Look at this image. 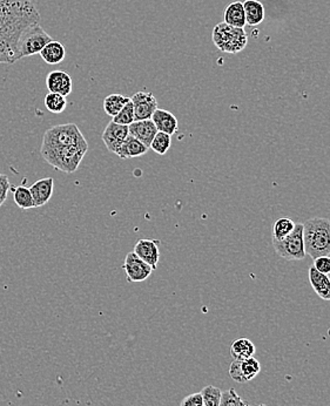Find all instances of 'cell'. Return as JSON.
Returning <instances> with one entry per match:
<instances>
[{
	"instance_id": "cell-13",
	"label": "cell",
	"mask_w": 330,
	"mask_h": 406,
	"mask_svg": "<svg viewBox=\"0 0 330 406\" xmlns=\"http://www.w3.org/2000/svg\"><path fill=\"white\" fill-rule=\"evenodd\" d=\"M128 133L130 137H135L140 141L146 147L149 148L152 141L158 133V130L151 119L135 120L133 123L128 126Z\"/></svg>"
},
{
	"instance_id": "cell-4",
	"label": "cell",
	"mask_w": 330,
	"mask_h": 406,
	"mask_svg": "<svg viewBox=\"0 0 330 406\" xmlns=\"http://www.w3.org/2000/svg\"><path fill=\"white\" fill-rule=\"evenodd\" d=\"M212 39L216 49L229 54L243 52L248 44V35L245 28L233 27L226 23L215 25Z\"/></svg>"
},
{
	"instance_id": "cell-11",
	"label": "cell",
	"mask_w": 330,
	"mask_h": 406,
	"mask_svg": "<svg viewBox=\"0 0 330 406\" xmlns=\"http://www.w3.org/2000/svg\"><path fill=\"white\" fill-rule=\"evenodd\" d=\"M134 254L152 266V269L158 268L159 259H160V250H159V242L157 240H148L142 238L134 245Z\"/></svg>"
},
{
	"instance_id": "cell-20",
	"label": "cell",
	"mask_w": 330,
	"mask_h": 406,
	"mask_svg": "<svg viewBox=\"0 0 330 406\" xmlns=\"http://www.w3.org/2000/svg\"><path fill=\"white\" fill-rule=\"evenodd\" d=\"M243 4L248 26H257L264 20V7L262 3L257 0H246Z\"/></svg>"
},
{
	"instance_id": "cell-9",
	"label": "cell",
	"mask_w": 330,
	"mask_h": 406,
	"mask_svg": "<svg viewBox=\"0 0 330 406\" xmlns=\"http://www.w3.org/2000/svg\"><path fill=\"white\" fill-rule=\"evenodd\" d=\"M133 104L135 120L152 119V116L158 109V102L151 92L140 91L130 98Z\"/></svg>"
},
{
	"instance_id": "cell-10",
	"label": "cell",
	"mask_w": 330,
	"mask_h": 406,
	"mask_svg": "<svg viewBox=\"0 0 330 406\" xmlns=\"http://www.w3.org/2000/svg\"><path fill=\"white\" fill-rule=\"evenodd\" d=\"M128 135H130L128 126H123V125H118V123L111 121L106 126L102 139L106 148L116 154V151L121 147V144L125 142Z\"/></svg>"
},
{
	"instance_id": "cell-22",
	"label": "cell",
	"mask_w": 330,
	"mask_h": 406,
	"mask_svg": "<svg viewBox=\"0 0 330 406\" xmlns=\"http://www.w3.org/2000/svg\"><path fill=\"white\" fill-rule=\"evenodd\" d=\"M130 100V98H127L123 94H111L106 97L105 100H104V109H105L106 114L114 118L116 114H119L120 111L125 107V105Z\"/></svg>"
},
{
	"instance_id": "cell-33",
	"label": "cell",
	"mask_w": 330,
	"mask_h": 406,
	"mask_svg": "<svg viewBox=\"0 0 330 406\" xmlns=\"http://www.w3.org/2000/svg\"><path fill=\"white\" fill-rule=\"evenodd\" d=\"M257 406H267V405H264V404H261V405H257Z\"/></svg>"
},
{
	"instance_id": "cell-3",
	"label": "cell",
	"mask_w": 330,
	"mask_h": 406,
	"mask_svg": "<svg viewBox=\"0 0 330 406\" xmlns=\"http://www.w3.org/2000/svg\"><path fill=\"white\" fill-rule=\"evenodd\" d=\"M303 241L306 254L315 259L330 255V220L313 217L303 223Z\"/></svg>"
},
{
	"instance_id": "cell-6",
	"label": "cell",
	"mask_w": 330,
	"mask_h": 406,
	"mask_svg": "<svg viewBox=\"0 0 330 406\" xmlns=\"http://www.w3.org/2000/svg\"><path fill=\"white\" fill-rule=\"evenodd\" d=\"M51 42H52V38L40 25H33L21 35L19 45H18L19 58L23 59L26 56L39 54L42 52V49Z\"/></svg>"
},
{
	"instance_id": "cell-21",
	"label": "cell",
	"mask_w": 330,
	"mask_h": 406,
	"mask_svg": "<svg viewBox=\"0 0 330 406\" xmlns=\"http://www.w3.org/2000/svg\"><path fill=\"white\" fill-rule=\"evenodd\" d=\"M255 345L252 340L248 338H239L234 340L231 347V356L238 361H243L248 358L254 357L255 354Z\"/></svg>"
},
{
	"instance_id": "cell-14",
	"label": "cell",
	"mask_w": 330,
	"mask_h": 406,
	"mask_svg": "<svg viewBox=\"0 0 330 406\" xmlns=\"http://www.w3.org/2000/svg\"><path fill=\"white\" fill-rule=\"evenodd\" d=\"M53 188H54L53 178L38 180L30 187V192H31L33 202H35V208L45 206L46 203H49L53 195Z\"/></svg>"
},
{
	"instance_id": "cell-2",
	"label": "cell",
	"mask_w": 330,
	"mask_h": 406,
	"mask_svg": "<svg viewBox=\"0 0 330 406\" xmlns=\"http://www.w3.org/2000/svg\"><path fill=\"white\" fill-rule=\"evenodd\" d=\"M40 13L32 0H0V63H17L23 33L39 24Z\"/></svg>"
},
{
	"instance_id": "cell-19",
	"label": "cell",
	"mask_w": 330,
	"mask_h": 406,
	"mask_svg": "<svg viewBox=\"0 0 330 406\" xmlns=\"http://www.w3.org/2000/svg\"><path fill=\"white\" fill-rule=\"evenodd\" d=\"M224 18H225L224 23L231 25L233 27H245L246 16H245L243 4L241 1H234V3L229 4L224 12Z\"/></svg>"
},
{
	"instance_id": "cell-25",
	"label": "cell",
	"mask_w": 330,
	"mask_h": 406,
	"mask_svg": "<svg viewBox=\"0 0 330 406\" xmlns=\"http://www.w3.org/2000/svg\"><path fill=\"white\" fill-rule=\"evenodd\" d=\"M44 104H45L46 109L53 114H60L67 107V100L65 97L56 94V93H51V92L44 98Z\"/></svg>"
},
{
	"instance_id": "cell-32",
	"label": "cell",
	"mask_w": 330,
	"mask_h": 406,
	"mask_svg": "<svg viewBox=\"0 0 330 406\" xmlns=\"http://www.w3.org/2000/svg\"><path fill=\"white\" fill-rule=\"evenodd\" d=\"M10 180L5 174H0V207L6 201L7 193L10 190Z\"/></svg>"
},
{
	"instance_id": "cell-30",
	"label": "cell",
	"mask_w": 330,
	"mask_h": 406,
	"mask_svg": "<svg viewBox=\"0 0 330 406\" xmlns=\"http://www.w3.org/2000/svg\"><path fill=\"white\" fill-rule=\"evenodd\" d=\"M314 268L329 276L330 273V256H320L317 259H314Z\"/></svg>"
},
{
	"instance_id": "cell-26",
	"label": "cell",
	"mask_w": 330,
	"mask_h": 406,
	"mask_svg": "<svg viewBox=\"0 0 330 406\" xmlns=\"http://www.w3.org/2000/svg\"><path fill=\"white\" fill-rule=\"evenodd\" d=\"M171 144H172V137L169 134L158 132L152 141L149 148L158 155H165L169 151Z\"/></svg>"
},
{
	"instance_id": "cell-28",
	"label": "cell",
	"mask_w": 330,
	"mask_h": 406,
	"mask_svg": "<svg viewBox=\"0 0 330 406\" xmlns=\"http://www.w3.org/2000/svg\"><path fill=\"white\" fill-rule=\"evenodd\" d=\"M221 390L216 386H208L202 389L201 395L204 398V406H219L221 400Z\"/></svg>"
},
{
	"instance_id": "cell-1",
	"label": "cell",
	"mask_w": 330,
	"mask_h": 406,
	"mask_svg": "<svg viewBox=\"0 0 330 406\" xmlns=\"http://www.w3.org/2000/svg\"><path fill=\"white\" fill-rule=\"evenodd\" d=\"M87 152L88 142L75 123L51 127L42 137V156L59 172H75Z\"/></svg>"
},
{
	"instance_id": "cell-29",
	"label": "cell",
	"mask_w": 330,
	"mask_h": 406,
	"mask_svg": "<svg viewBox=\"0 0 330 406\" xmlns=\"http://www.w3.org/2000/svg\"><path fill=\"white\" fill-rule=\"evenodd\" d=\"M219 406H250V403L243 400L236 393V390L231 388V389L221 393V400H220V405Z\"/></svg>"
},
{
	"instance_id": "cell-8",
	"label": "cell",
	"mask_w": 330,
	"mask_h": 406,
	"mask_svg": "<svg viewBox=\"0 0 330 406\" xmlns=\"http://www.w3.org/2000/svg\"><path fill=\"white\" fill-rule=\"evenodd\" d=\"M123 269L126 273V278L130 283H139L147 280L153 273L151 266L139 259L133 252L127 254Z\"/></svg>"
},
{
	"instance_id": "cell-12",
	"label": "cell",
	"mask_w": 330,
	"mask_h": 406,
	"mask_svg": "<svg viewBox=\"0 0 330 406\" xmlns=\"http://www.w3.org/2000/svg\"><path fill=\"white\" fill-rule=\"evenodd\" d=\"M46 86L51 93H56L66 98L72 93L73 84L70 74L65 70H56L49 72L46 78Z\"/></svg>"
},
{
	"instance_id": "cell-7",
	"label": "cell",
	"mask_w": 330,
	"mask_h": 406,
	"mask_svg": "<svg viewBox=\"0 0 330 406\" xmlns=\"http://www.w3.org/2000/svg\"><path fill=\"white\" fill-rule=\"evenodd\" d=\"M261 371L260 362L255 357L243 361L234 359L229 367V376L238 383H248L253 381Z\"/></svg>"
},
{
	"instance_id": "cell-18",
	"label": "cell",
	"mask_w": 330,
	"mask_h": 406,
	"mask_svg": "<svg viewBox=\"0 0 330 406\" xmlns=\"http://www.w3.org/2000/svg\"><path fill=\"white\" fill-rule=\"evenodd\" d=\"M39 54L46 63L58 65V63H63V59H65L66 49L61 42L52 40L42 49V52Z\"/></svg>"
},
{
	"instance_id": "cell-15",
	"label": "cell",
	"mask_w": 330,
	"mask_h": 406,
	"mask_svg": "<svg viewBox=\"0 0 330 406\" xmlns=\"http://www.w3.org/2000/svg\"><path fill=\"white\" fill-rule=\"evenodd\" d=\"M151 120L157 127L158 132L169 134L171 137L178 132V127H179L178 119L174 114L166 111V109H157L154 114L152 116Z\"/></svg>"
},
{
	"instance_id": "cell-23",
	"label": "cell",
	"mask_w": 330,
	"mask_h": 406,
	"mask_svg": "<svg viewBox=\"0 0 330 406\" xmlns=\"http://www.w3.org/2000/svg\"><path fill=\"white\" fill-rule=\"evenodd\" d=\"M12 193H13V200L20 209L28 210L35 208V202H33V197H32L30 188L25 186H18L16 188H12Z\"/></svg>"
},
{
	"instance_id": "cell-17",
	"label": "cell",
	"mask_w": 330,
	"mask_h": 406,
	"mask_svg": "<svg viewBox=\"0 0 330 406\" xmlns=\"http://www.w3.org/2000/svg\"><path fill=\"white\" fill-rule=\"evenodd\" d=\"M149 148L146 147L142 142L137 140L135 137L128 135L126 140L121 144V147L116 151V154L121 159H132L142 156L147 153Z\"/></svg>"
},
{
	"instance_id": "cell-16",
	"label": "cell",
	"mask_w": 330,
	"mask_h": 406,
	"mask_svg": "<svg viewBox=\"0 0 330 406\" xmlns=\"http://www.w3.org/2000/svg\"><path fill=\"white\" fill-rule=\"evenodd\" d=\"M310 282L319 297L330 301V278L328 275L317 271L314 266L310 268Z\"/></svg>"
},
{
	"instance_id": "cell-27",
	"label": "cell",
	"mask_w": 330,
	"mask_h": 406,
	"mask_svg": "<svg viewBox=\"0 0 330 406\" xmlns=\"http://www.w3.org/2000/svg\"><path fill=\"white\" fill-rule=\"evenodd\" d=\"M113 123H118V125H123V126H130V123L135 121V116H134L133 104L132 102H127L125 107L120 111L119 114H116L112 119Z\"/></svg>"
},
{
	"instance_id": "cell-5",
	"label": "cell",
	"mask_w": 330,
	"mask_h": 406,
	"mask_svg": "<svg viewBox=\"0 0 330 406\" xmlns=\"http://www.w3.org/2000/svg\"><path fill=\"white\" fill-rule=\"evenodd\" d=\"M275 252L287 261H302L306 259L305 241H303V223L295 224L292 234L280 241L273 240Z\"/></svg>"
},
{
	"instance_id": "cell-24",
	"label": "cell",
	"mask_w": 330,
	"mask_h": 406,
	"mask_svg": "<svg viewBox=\"0 0 330 406\" xmlns=\"http://www.w3.org/2000/svg\"><path fill=\"white\" fill-rule=\"evenodd\" d=\"M294 228H295V223H294V221L291 220V219H287V217L279 219V220L275 222L274 226H273L271 240H275V241L283 240V238H287L289 234H292Z\"/></svg>"
},
{
	"instance_id": "cell-31",
	"label": "cell",
	"mask_w": 330,
	"mask_h": 406,
	"mask_svg": "<svg viewBox=\"0 0 330 406\" xmlns=\"http://www.w3.org/2000/svg\"><path fill=\"white\" fill-rule=\"evenodd\" d=\"M180 406H204V398L201 393H192L181 400Z\"/></svg>"
}]
</instances>
